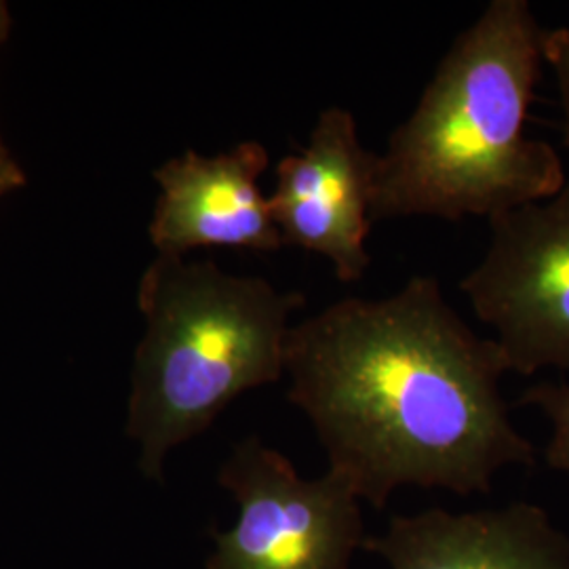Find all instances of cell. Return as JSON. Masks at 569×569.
Masks as SVG:
<instances>
[{"label":"cell","instance_id":"cell-1","mask_svg":"<svg viewBox=\"0 0 569 569\" xmlns=\"http://www.w3.org/2000/svg\"><path fill=\"white\" fill-rule=\"evenodd\" d=\"M507 371L500 345L470 329L435 277L327 306L284 346L289 401L376 509L406 486L488 493L502 468L533 465L500 392Z\"/></svg>","mask_w":569,"mask_h":569},{"label":"cell","instance_id":"cell-2","mask_svg":"<svg viewBox=\"0 0 569 569\" xmlns=\"http://www.w3.org/2000/svg\"><path fill=\"white\" fill-rule=\"evenodd\" d=\"M545 32L528 0H491L451 42L378 154L371 222L491 220L566 186L559 152L526 133Z\"/></svg>","mask_w":569,"mask_h":569},{"label":"cell","instance_id":"cell-3","mask_svg":"<svg viewBox=\"0 0 569 569\" xmlns=\"http://www.w3.org/2000/svg\"><path fill=\"white\" fill-rule=\"evenodd\" d=\"M305 305L262 277L157 256L140 287L146 331L127 418L146 477L161 479L164 458L243 392L283 378L289 319Z\"/></svg>","mask_w":569,"mask_h":569},{"label":"cell","instance_id":"cell-4","mask_svg":"<svg viewBox=\"0 0 569 569\" xmlns=\"http://www.w3.org/2000/svg\"><path fill=\"white\" fill-rule=\"evenodd\" d=\"M218 481L239 517L213 533L207 569H350L352 555L366 547L361 498L338 470L305 479L281 451L247 437Z\"/></svg>","mask_w":569,"mask_h":569},{"label":"cell","instance_id":"cell-5","mask_svg":"<svg viewBox=\"0 0 569 569\" xmlns=\"http://www.w3.org/2000/svg\"><path fill=\"white\" fill-rule=\"evenodd\" d=\"M489 226L488 251L460 291L496 329L510 371L569 369V182L549 201L505 211Z\"/></svg>","mask_w":569,"mask_h":569},{"label":"cell","instance_id":"cell-6","mask_svg":"<svg viewBox=\"0 0 569 569\" xmlns=\"http://www.w3.org/2000/svg\"><path fill=\"white\" fill-rule=\"evenodd\" d=\"M378 152L367 150L346 108H327L308 143L277 164L270 199L283 244L323 256L338 281L357 283L371 264V230Z\"/></svg>","mask_w":569,"mask_h":569},{"label":"cell","instance_id":"cell-7","mask_svg":"<svg viewBox=\"0 0 569 569\" xmlns=\"http://www.w3.org/2000/svg\"><path fill=\"white\" fill-rule=\"evenodd\" d=\"M270 163L260 142L204 157L194 150L154 171L161 197L148 228L159 256L186 258L204 247L277 251L283 237L274 224L260 178Z\"/></svg>","mask_w":569,"mask_h":569},{"label":"cell","instance_id":"cell-8","mask_svg":"<svg viewBox=\"0 0 569 569\" xmlns=\"http://www.w3.org/2000/svg\"><path fill=\"white\" fill-rule=\"evenodd\" d=\"M390 569H569V540L547 510L526 502L505 509L397 515L367 538Z\"/></svg>","mask_w":569,"mask_h":569},{"label":"cell","instance_id":"cell-9","mask_svg":"<svg viewBox=\"0 0 569 569\" xmlns=\"http://www.w3.org/2000/svg\"><path fill=\"white\" fill-rule=\"evenodd\" d=\"M521 406H536L549 416L552 437L547 462L555 470L569 472V385H538L523 392Z\"/></svg>","mask_w":569,"mask_h":569},{"label":"cell","instance_id":"cell-10","mask_svg":"<svg viewBox=\"0 0 569 569\" xmlns=\"http://www.w3.org/2000/svg\"><path fill=\"white\" fill-rule=\"evenodd\" d=\"M542 56L549 63L563 112V146L569 150V28H552L545 32Z\"/></svg>","mask_w":569,"mask_h":569},{"label":"cell","instance_id":"cell-11","mask_svg":"<svg viewBox=\"0 0 569 569\" xmlns=\"http://www.w3.org/2000/svg\"><path fill=\"white\" fill-rule=\"evenodd\" d=\"M4 28H7V20H4V9L0 7V39H2V32H4ZM0 169H2V171H18L16 163H13V161L9 159V154L4 152L2 143H0Z\"/></svg>","mask_w":569,"mask_h":569},{"label":"cell","instance_id":"cell-12","mask_svg":"<svg viewBox=\"0 0 569 569\" xmlns=\"http://www.w3.org/2000/svg\"><path fill=\"white\" fill-rule=\"evenodd\" d=\"M21 182L20 171H2L0 169V194L16 188Z\"/></svg>","mask_w":569,"mask_h":569}]
</instances>
